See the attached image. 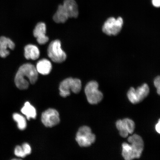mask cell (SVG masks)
I'll use <instances>...</instances> for the list:
<instances>
[{
    "instance_id": "cell-18",
    "label": "cell",
    "mask_w": 160,
    "mask_h": 160,
    "mask_svg": "<svg viewBox=\"0 0 160 160\" xmlns=\"http://www.w3.org/2000/svg\"><path fill=\"white\" fill-rule=\"evenodd\" d=\"M13 118L18 123V127L21 130H24L27 126V122L23 116L15 113L13 115Z\"/></svg>"
},
{
    "instance_id": "cell-10",
    "label": "cell",
    "mask_w": 160,
    "mask_h": 160,
    "mask_svg": "<svg viewBox=\"0 0 160 160\" xmlns=\"http://www.w3.org/2000/svg\"><path fill=\"white\" fill-rule=\"evenodd\" d=\"M41 120L42 122L45 127H53L59 123V113L54 109H48L42 114Z\"/></svg>"
},
{
    "instance_id": "cell-3",
    "label": "cell",
    "mask_w": 160,
    "mask_h": 160,
    "mask_svg": "<svg viewBox=\"0 0 160 160\" xmlns=\"http://www.w3.org/2000/svg\"><path fill=\"white\" fill-rule=\"evenodd\" d=\"M81 88V80L71 78H68L60 83V94L61 97L66 98L71 94V91L75 93H79Z\"/></svg>"
},
{
    "instance_id": "cell-20",
    "label": "cell",
    "mask_w": 160,
    "mask_h": 160,
    "mask_svg": "<svg viewBox=\"0 0 160 160\" xmlns=\"http://www.w3.org/2000/svg\"><path fill=\"white\" fill-rule=\"evenodd\" d=\"M154 84L157 90L158 94L160 95V76L156 77L154 81Z\"/></svg>"
},
{
    "instance_id": "cell-23",
    "label": "cell",
    "mask_w": 160,
    "mask_h": 160,
    "mask_svg": "<svg viewBox=\"0 0 160 160\" xmlns=\"http://www.w3.org/2000/svg\"><path fill=\"white\" fill-rule=\"evenodd\" d=\"M155 129L157 132L160 134V119H159L158 122L156 125Z\"/></svg>"
},
{
    "instance_id": "cell-17",
    "label": "cell",
    "mask_w": 160,
    "mask_h": 160,
    "mask_svg": "<svg viewBox=\"0 0 160 160\" xmlns=\"http://www.w3.org/2000/svg\"><path fill=\"white\" fill-rule=\"evenodd\" d=\"M21 111L22 113L27 117L28 120L31 118L35 119L37 117V112L35 108L29 102H26Z\"/></svg>"
},
{
    "instance_id": "cell-4",
    "label": "cell",
    "mask_w": 160,
    "mask_h": 160,
    "mask_svg": "<svg viewBox=\"0 0 160 160\" xmlns=\"http://www.w3.org/2000/svg\"><path fill=\"white\" fill-rule=\"evenodd\" d=\"M61 45L59 40H56L52 41L48 47V56L52 61L55 63L63 62L67 59V55L62 49Z\"/></svg>"
},
{
    "instance_id": "cell-15",
    "label": "cell",
    "mask_w": 160,
    "mask_h": 160,
    "mask_svg": "<svg viewBox=\"0 0 160 160\" xmlns=\"http://www.w3.org/2000/svg\"><path fill=\"white\" fill-rule=\"evenodd\" d=\"M25 57L27 59L35 60L39 57L40 52L38 48L33 45H28L24 48Z\"/></svg>"
},
{
    "instance_id": "cell-5",
    "label": "cell",
    "mask_w": 160,
    "mask_h": 160,
    "mask_svg": "<svg viewBox=\"0 0 160 160\" xmlns=\"http://www.w3.org/2000/svg\"><path fill=\"white\" fill-rule=\"evenodd\" d=\"M98 87V83L95 81L90 82L86 86L85 94L88 102L91 104H97L103 99V94L99 91Z\"/></svg>"
},
{
    "instance_id": "cell-7",
    "label": "cell",
    "mask_w": 160,
    "mask_h": 160,
    "mask_svg": "<svg viewBox=\"0 0 160 160\" xmlns=\"http://www.w3.org/2000/svg\"><path fill=\"white\" fill-rule=\"evenodd\" d=\"M149 88L147 84L144 83L141 87L135 89L131 87L127 93V97L132 103H138L143 101L148 95Z\"/></svg>"
},
{
    "instance_id": "cell-21",
    "label": "cell",
    "mask_w": 160,
    "mask_h": 160,
    "mask_svg": "<svg viewBox=\"0 0 160 160\" xmlns=\"http://www.w3.org/2000/svg\"><path fill=\"white\" fill-rule=\"evenodd\" d=\"M22 148L24 151L26 155H28L30 154L31 152V148L30 146L27 143L23 144Z\"/></svg>"
},
{
    "instance_id": "cell-19",
    "label": "cell",
    "mask_w": 160,
    "mask_h": 160,
    "mask_svg": "<svg viewBox=\"0 0 160 160\" xmlns=\"http://www.w3.org/2000/svg\"><path fill=\"white\" fill-rule=\"evenodd\" d=\"M15 154L16 156L18 157L23 158L27 156L24 151L23 148L19 146H17L16 147L15 150Z\"/></svg>"
},
{
    "instance_id": "cell-9",
    "label": "cell",
    "mask_w": 160,
    "mask_h": 160,
    "mask_svg": "<svg viewBox=\"0 0 160 160\" xmlns=\"http://www.w3.org/2000/svg\"><path fill=\"white\" fill-rule=\"evenodd\" d=\"M116 125L120 135L123 138H127L129 134H132L134 131L135 124L131 119L125 118L118 120Z\"/></svg>"
},
{
    "instance_id": "cell-8",
    "label": "cell",
    "mask_w": 160,
    "mask_h": 160,
    "mask_svg": "<svg viewBox=\"0 0 160 160\" xmlns=\"http://www.w3.org/2000/svg\"><path fill=\"white\" fill-rule=\"evenodd\" d=\"M123 25V20L121 17L117 19L110 18L105 22L102 28L104 33L108 35H117L121 31Z\"/></svg>"
},
{
    "instance_id": "cell-22",
    "label": "cell",
    "mask_w": 160,
    "mask_h": 160,
    "mask_svg": "<svg viewBox=\"0 0 160 160\" xmlns=\"http://www.w3.org/2000/svg\"><path fill=\"white\" fill-rule=\"evenodd\" d=\"M152 3L154 7H160V0H152Z\"/></svg>"
},
{
    "instance_id": "cell-2",
    "label": "cell",
    "mask_w": 160,
    "mask_h": 160,
    "mask_svg": "<svg viewBox=\"0 0 160 160\" xmlns=\"http://www.w3.org/2000/svg\"><path fill=\"white\" fill-rule=\"evenodd\" d=\"M130 144L124 142L122 144V156L126 160L139 159L144 149L143 140L137 134H133L128 139Z\"/></svg>"
},
{
    "instance_id": "cell-11",
    "label": "cell",
    "mask_w": 160,
    "mask_h": 160,
    "mask_svg": "<svg viewBox=\"0 0 160 160\" xmlns=\"http://www.w3.org/2000/svg\"><path fill=\"white\" fill-rule=\"evenodd\" d=\"M46 26L43 22H39L36 25L33 31V35L37 38L38 42L40 45H44L49 41L46 36Z\"/></svg>"
},
{
    "instance_id": "cell-1",
    "label": "cell",
    "mask_w": 160,
    "mask_h": 160,
    "mask_svg": "<svg viewBox=\"0 0 160 160\" xmlns=\"http://www.w3.org/2000/svg\"><path fill=\"white\" fill-rule=\"evenodd\" d=\"M38 73L36 68L31 63H26L19 68L16 74L15 82L20 89L25 90L28 88L29 82L33 84L37 81Z\"/></svg>"
},
{
    "instance_id": "cell-14",
    "label": "cell",
    "mask_w": 160,
    "mask_h": 160,
    "mask_svg": "<svg viewBox=\"0 0 160 160\" xmlns=\"http://www.w3.org/2000/svg\"><path fill=\"white\" fill-rule=\"evenodd\" d=\"M36 68L38 73L43 75H47L51 72L52 65L49 60L42 59L38 62Z\"/></svg>"
},
{
    "instance_id": "cell-16",
    "label": "cell",
    "mask_w": 160,
    "mask_h": 160,
    "mask_svg": "<svg viewBox=\"0 0 160 160\" xmlns=\"http://www.w3.org/2000/svg\"><path fill=\"white\" fill-rule=\"evenodd\" d=\"M69 18L63 5H59L57 12L53 16V21L57 23H64Z\"/></svg>"
},
{
    "instance_id": "cell-12",
    "label": "cell",
    "mask_w": 160,
    "mask_h": 160,
    "mask_svg": "<svg viewBox=\"0 0 160 160\" xmlns=\"http://www.w3.org/2000/svg\"><path fill=\"white\" fill-rule=\"evenodd\" d=\"M15 47V43L11 40L4 37L0 38V57L4 58L9 54L8 49L13 50Z\"/></svg>"
},
{
    "instance_id": "cell-6",
    "label": "cell",
    "mask_w": 160,
    "mask_h": 160,
    "mask_svg": "<svg viewBox=\"0 0 160 160\" xmlns=\"http://www.w3.org/2000/svg\"><path fill=\"white\" fill-rule=\"evenodd\" d=\"M76 140L80 147H87L95 142L96 137L89 127L83 126L80 128L78 132Z\"/></svg>"
},
{
    "instance_id": "cell-13",
    "label": "cell",
    "mask_w": 160,
    "mask_h": 160,
    "mask_svg": "<svg viewBox=\"0 0 160 160\" xmlns=\"http://www.w3.org/2000/svg\"><path fill=\"white\" fill-rule=\"evenodd\" d=\"M69 18H77L79 15L78 9L75 0H64L63 5Z\"/></svg>"
}]
</instances>
